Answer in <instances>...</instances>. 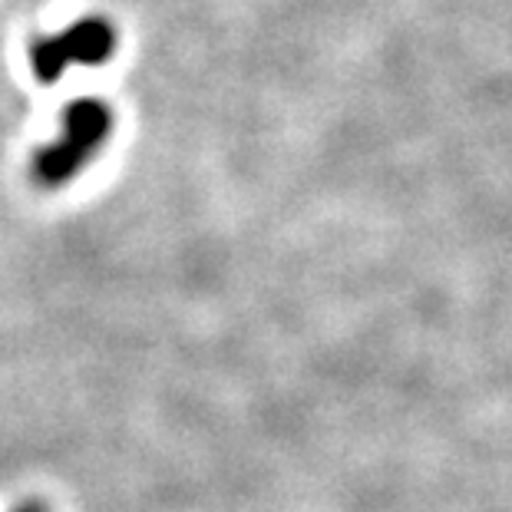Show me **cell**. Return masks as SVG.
Segmentation results:
<instances>
[{"mask_svg": "<svg viewBox=\"0 0 512 512\" xmlns=\"http://www.w3.org/2000/svg\"><path fill=\"white\" fill-rule=\"evenodd\" d=\"M113 110L110 103L96 100V96H83L73 100L60 119V136L53 143L40 146L30 159V179L40 189H63L73 179H80V172L100 156L103 146L113 136Z\"/></svg>", "mask_w": 512, "mask_h": 512, "instance_id": "6da1fadb", "label": "cell"}, {"mask_svg": "<svg viewBox=\"0 0 512 512\" xmlns=\"http://www.w3.org/2000/svg\"><path fill=\"white\" fill-rule=\"evenodd\" d=\"M10 512H50V506L43 499H24V503H17Z\"/></svg>", "mask_w": 512, "mask_h": 512, "instance_id": "3957f363", "label": "cell"}, {"mask_svg": "<svg viewBox=\"0 0 512 512\" xmlns=\"http://www.w3.org/2000/svg\"><path fill=\"white\" fill-rule=\"evenodd\" d=\"M116 27L106 17H83L53 37L30 43V67L40 83H57L70 63L76 67H103L116 53Z\"/></svg>", "mask_w": 512, "mask_h": 512, "instance_id": "7a4b0ae2", "label": "cell"}]
</instances>
